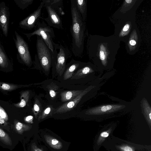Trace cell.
<instances>
[{
    "mask_svg": "<svg viewBox=\"0 0 151 151\" xmlns=\"http://www.w3.org/2000/svg\"><path fill=\"white\" fill-rule=\"evenodd\" d=\"M72 23L70 32L72 37V52L76 57H81L83 51L86 23L83 21L75 0H71Z\"/></svg>",
    "mask_w": 151,
    "mask_h": 151,
    "instance_id": "obj_1",
    "label": "cell"
},
{
    "mask_svg": "<svg viewBox=\"0 0 151 151\" xmlns=\"http://www.w3.org/2000/svg\"><path fill=\"white\" fill-rule=\"evenodd\" d=\"M47 11L48 16L43 18L47 24L50 27L63 29L61 15L65 13L63 9L62 0H45L44 5Z\"/></svg>",
    "mask_w": 151,
    "mask_h": 151,
    "instance_id": "obj_2",
    "label": "cell"
},
{
    "mask_svg": "<svg viewBox=\"0 0 151 151\" xmlns=\"http://www.w3.org/2000/svg\"><path fill=\"white\" fill-rule=\"evenodd\" d=\"M35 63L45 71H49L52 65L53 53L42 38L38 35H37Z\"/></svg>",
    "mask_w": 151,
    "mask_h": 151,
    "instance_id": "obj_3",
    "label": "cell"
},
{
    "mask_svg": "<svg viewBox=\"0 0 151 151\" xmlns=\"http://www.w3.org/2000/svg\"><path fill=\"white\" fill-rule=\"evenodd\" d=\"M52 64H54L56 70L61 76L65 71L67 60L71 55L69 49L61 44L53 43Z\"/></svg>",
    "mask_w": 151,
    "mask_h": 151,
    "instance_id": "obj_4",
    "label": "cell"
},
{
    "mask_svg": "<svg viewBox=\"0 0 151 151\" xmlns=\"http://www.w3.org/2000/svg\"><path fill=\"white\" fill-rule=\"evenodd\" d=\"M24 34L29 40L31 37L36 35L40 36L47 47L53 53L54 49V41L52 39L55 37L53 29L46 24L44 21L39 22L35 30L33 32Z\"/></svg>",
    "mask_w": 151,
    "mask_h": 151,
    "instance_id": "obj_5",
    "label": "cell"
},
{
    "mask_svg": "<svg viewBox=\"0 0 151 151\" xmlns=\"http://www.w3.org/2000/svg\"><path fill=\"white\" fill-rule=\"evenodd\" d=\"M130 106L123 104H107L93 107L86 111L88 115L109 114L113 113H123L127 112Z\"/></svg>",
    "mask_w": 151,
    "mask_h": 151,
    "instance_id": "obj_6",
    "label": "cell"
},
{
    "mask_svg": "<svg viewBox=\"0 0 151 151\" xmlns=\"http://www.w3.org/2000/svg\"><path fill=\"white\" fill-rule=\"evenodd\" d=\"M45 3V0L40 2L37 8L27 17L20 22L19 23L20 27L28 30L35 29L40 19L43 17L41 15L42 10Z\"/></svg>",
    "mask_w": 151,
    "mask_h": 151,
    "instance_id": "obj_7",
    "label": "cell"
},
{
    "mask_svg": "<svg viewBox=\"0 0 151 151\" xmlns=\"http://www.w3.org/2000/svg\"><path fill=\"white\" fill-rule=\"evenodd\" d=\"M16 39H14L16 47L19 55L26 65H29L32 63L28 45L22 37L15 31Z\"/></svg>",
    "mask_w": 151,
    "mask_h": 151,
    "instance_id": "obj_8",
    "label": "cell"
},
{
    "mask_svg": "<svg viewBox=\"0 0 151 151\" xmlns=\"http://www.w3.org/2000/svg\"><path fill=\"white\" fill-rule=\"evenodd\" d=\"M99 86H90L83 90L78 96L73 99L66 102L60 106L53 111L54 114L65 113L72 110L77 105L83 97L88 93Z\"/></svg>",
    "mask_w": 151,
    "mask_h": 151,
    "instance_id": "obj_9",
    "label": "cell"
},
{
    "mask_svg": "<svg viewBox=\"0 0 151 151\" xmlns=\"http://www.w3.org/2000/svg\"><path fill=\"white\" fill-rule=\"evenodd\" d=\"M103 72L94 65H87L78 70L71 77V79H77L87 76L91 74L100 76Z\"/></svg>",
    "mask_w": 151,
    "mask_h": 151,
    "instance_id": "obj_10",
    "label": "cell"
},
{
    "mask_svg": "<svg viewBox=\"0 0 151 151\" xmlns=\"http://www.w3.org/2000/svg\"><path fill=\"white\" fill-rule=\"evenodd\" d=\"M9 14L5 3L1 2L0 4V27L6 37L7 36L8 34Z\"/></svg>",
    "mask_w": 151,
    "mask_h": 151,
    "instance_id": "obj_11",
    "label": "cell"
},
{
    "mask_svg": "<svg viewBox=\"0 0 151 151\" xmlns=\"http://www.w3.org/2000/svg\"><path fill=\"white\" fill-rule=\"evenodd\" d=\"M83 90H76L65 91L60 94L61 100L62 102H68L75 98Z\"/></svg>",
    "mask_w": 151,
    "mask_h": 151,
    "instance_id": "obj_12",
    "label": "cell"
},
{
    "mask_svg": "<svg viewBox=\"0 0 151 151\" xmlns=\"http://www.w3.org/2000/svg\"><path fill=\"white\" fill-rule=\"evenodd\" d=\"M71 63V64L65 72L63 76L64 80H66L71 78L75 70L80 66L81 63L79 62L75 61L73 59L72 60Z\"/></svg>",
    "mask_w": 151,
    "mask_h": 151,
    "instance_id": "obj_13",
    "label": "cell"
},
{
    "mask_svg": "<svg viewBox=\"0 0 151 151\" xmlns=\"http://www.w3.org/2000/svg\"><path fill=\"white\" fill-rule=\"evenodd\" d=\"M79 12L83 22H85L87 12V1L75 0Z\"/></svg>",
    "mask_w": 151,
    "mask_h": 151,
    "instance_id": "obj_14",
    "label": "cell"
},
{
    "mask_svg": "<svg viewBox=\"0 0 151 151\" xmlns=\"http://www.w3.org/2000/svg\"><path fill=\"white\" fill-rule=\"evenodd\" d=\"M8 59L2 46L0 43V65L4 67L8 65Z\"/></svg>",
    "mask_w": 151,
    "mask_h": 151,
    "instance_id": "obj_15",
    "label": "cell"
},
{
    "mask_svg": "<svg viewBox=\"0 0 151 151\" xmlns=\"http://www.w3.org/2000/svg\"><path fill=\"white\" fill-rule=\"evenodd\" d=\"M33 0H14L17 5L22 9H24L31 4Z\"/></svg>",
    "mask_w": 151,
    "mask_h": 151,
    "instance_id": "obj_16",
    "label": "cell"
},
{
    "mask_svg": "<svg viewBox=\"0 0 151 151\" xmlns=\"http://www.w3.org/2000/svg\"><path fill=\"white\" fill-rule=\"evenodd\" d=\"M0 139L8 145H12V141L9 135L2 129L0 128Z\"/></svg>",
    "mask_w": 151,
    "mask_h": 151,
    "instance_id": "obj_17",
    "label": "cell"
},
{
    "mask_svg": "<svg viewBox=\"0 0 151 151\" xmlns=\"http://www.w3.org/2000/svg\"><path fill=\"white\" fill-rule=\"evenodd\" d=\"M42 109V106L40 102L38 99H36L33 108V112L36 117L41 112Z\"/></svg>",
    "mask_w": 151,
    "mask_h": 151,
    "instance_id": "obj_18",
    "label": "cell"
},
{
    "mask_svg": "<svg viewBox=\"0 0 151 151\" xmlns=\"http://www.w3.org/2000/svg\"><path fill=\"white\" fill-rule=\"evenodd\" d=\"M15 128L17 132L22 134L24 131L28 128V127L20 122L17 123L15 125Z\"/></svg>",
    "mask_w": 151,
    "mask_h": 151,
    "instance_id": "obj_19",
    "label": "cell"
},
{
    "mask_svg": "<svg viewBox=\"0 0 151 151\" xmlns=\"http://www.w3.org/2000/svg\"><path fill=\"white\" fill-rule=\"evenodd\" d=\"M143 107L145 113L148 114V116L150 120L151 119V108L146 101L143 100Z\"/></svg>",
    "mask_w": 151,
    "mask_h": 151,
    "instance_id": "obj_20",
    "label": "cell"
},
{
    "mask_svg": "<svg viewBox=\"0 0 151 151\" xmlns=\"http://www.w3.org/2000/svg\"><path fill=\"white\" fill-rule=\"evenodd\" d=\"M52 107L51 106H48L41 113V114L39 116L41 119H43L46 117L53 110Z\"/></svg>",
    "mask_w": 151,
    "mask_h": 151,
    "instance_id": "obj_21",
    "label": "cell"
},
{
    "mask_svg": "<svg viewBox=\"0 0 151 151\" xmlns=\"http://www.w3.org/2000/svg\"><path fill=\"white\" fill-rule=\"evenodd\" d=\"M51 86H50L49 89V93L50 96L52 98H54L56 95V93L55 91V89Z\"/></svg>",
    "mask_w": 151,
    "mask_h": 151,
    "instance_id": "obj_22",
    "label": "cell"
},
{
    "mask_svg": "<svg viewBox=\"0 0 151 151\" xmlns=\"http://www.w3.org/2000/svg\"><path fill=\"white\" fill-rule=\"evenodd\" d=\"M121 148L124 151H133L132 148L128 146L121 147Z\"/></svg>",
    "mask_w": 151,
    "mask_h": 151,
    "instance_id": "obj_23",
    "label": "cell"
},
{
    "mask_svg": "<svg viewBox=\"0 0 151 151\" xmlns=\"http://www.w3.org/2000/svg\"><path fill=\"white\" fill-rule=\"evenodd\" d=\"M0 116L3 119H6V115L5 113L2 109H0Z\"/></svg>",
    "mask_w": 151,
    "mask_h": 151,
    "instance_id": "obj_24",
    "label": "cell"
},
{
    "mask_svg": "<svg viewBox=\"0 0 151 151\" xmlns=\"http://www.w3.org/2000/svg\"><path fill=\"white\" fill-rule=\"evenodd\" d=\"M1 86L3 89L5 90H9L10 88V86L9 84L6 83L3 84Z\"/></svg>",
    "mask_w": 151,
    "mask_h": 151,
    "instance_id": "obj_25",
    "label": "cell"
},
{
    "mask_svg": "<svg viewBox=\"0 0 151 151\" xmlns=\"http://www.w3.org/2000/svg\"><path fill=\"white\" fill-rule=\"evenodd\" d=\"M27 101L25 100L24 99H22L19 104L20 106L21 107H24L26 105Z\"/></svg>",
    "mask_w": 151,
    "mask_h": 151,
    "instance_id": "obj_26",
    "label": "cell"
},
{
    "mask_svg": "<svg viewBox=\"0 0 151 151\" xmlns=\"http://www.w3.org/2000/svg\"><path fill=\"white\" fill-rule=\"evenodd\" d=\"M130 25L129 24H125L122 30L124 32L127 31L129 29Z\"/></svg>",
    "mask_w": 151,
    "mask_h": 151,
    "instance_id": "obj_27",
    "label": "cell"
},
{
    "mask_svg": "<svg viewBox=\"0 0 151 151\" xmlns=\"http://www.w3.org/2000/svg\"><path fill=\"white\" fill-rule=\"evenodd\" d=\"M101 137H106L109 135V134L106 132H102L100 134Z\"/></svg>",
    "mask_w": 151,
    "mask_h": 151,
    "instance_id": "obj_28",
    "label": "cell"
},
{
    "mask_svg": "<svg viewBox=\"0 0 151 151\" xmlns=\"http://www.w3.org/2000/svg\"><path fill=\"white\" fill-rule=\"evenodd\" d=\"M129 43L130 45L134 46L136 44V42L135 40H132L129 41Z\"/></svg>",
    "mask_w": 151,
    "mask_h": 151,
    "instance_id": "obj_29",
    "label": "cell"
},
{
    "mask_svg": "<svg viewBox=\"0 0 151 151\" xmlns=\"http://www.w3.org/2000/svg\"><path fill=\"white\" fill-rule=\"evenodd\" d=\"M33 116H29L27 117L25 119V120L27 122L31 121L32 119Z\"/></svg>",
    "mask_w": 151,
    "mask_h": 151,
    "instance_id": "obj_30",
    "label": "cell"
},
{
    "mask_svg": "<svg viewBox=\"0 0 151 151\" xmlns=\"http://www.w3.org/2000/svg\"><path fill=\"white\" fill-rule=\"evenodd\" d=\"M58 141L56 139H53L52 141V143L53 145H55L58 143Z\"/></svg>",
    "mask_w": 151,
    "mask_h": 151,
    "instance_id": "obj_31",
    "label": "cell"
},
{
    "mask_svg": "<svg viewBox=\"0 0 151 151\" xmlns=\"http://www.w3.org/2000/svg\"><path fill=\"white\" fill-rule=\"evenodd\" d=\"M5 123V122L4 119L0 117V124H3Z\"/></svg>",
    "mask_w": 151,
    "mask_h": 151,
    "instance_id": "obj_32",
    "label": "cell"
},
{
    "mask_svg": "<svg viewBox=\"0 0 151 151\" xmlns=\"http://www.w3.org/2000/svg\"><path fill=\"white\" fill-rule=\"evenodd\" d=\"M125 1L127 3H130L132 1L131 0H126Z\"/></svg>",
    "mask_w": 151,
    "mask_h": 151,
    "instance_id": "obj_33",
    "label": "cell"
}]
</instances>
